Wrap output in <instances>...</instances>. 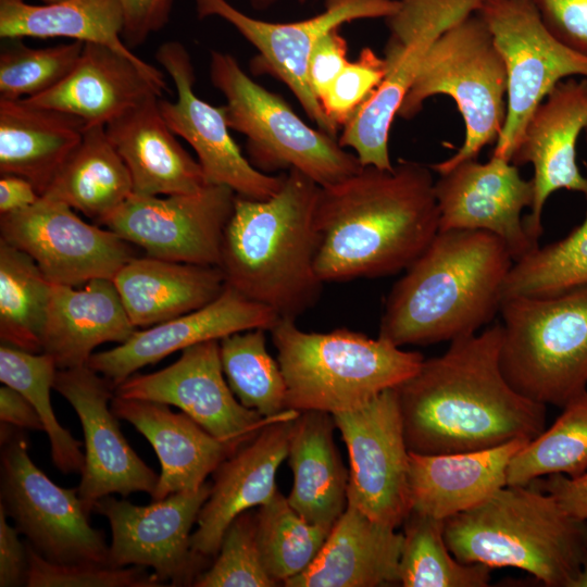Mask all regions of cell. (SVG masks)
<instances>
[{"instance_id":"1","label":"cell","mask_w":587,"mask_h":587,"mask_svg":"<svg viewBox=\"0 0 587 587\" xmlns=\"http://www.w3.org/2000/svg\"><path fill=\"white\" fill-rule=\"evenodd\" d=\"M501 339L500 323L455 339L396 387L409 451L471 452L545 430L547 405L519 394L501 371Z\"/></svg>"},{"instance_id":"2","label":"cell","mask_w":587,"mask_h":587,"mask_svg":"<svg viewBox=\"0 0 587 587\" xmlns=\"http://www.w3.org/2000/svg\"><path fill=\"white\" fill-rule=\"evenodd\" d=\"M432 172L401 159L391 170L362 165L346 179L320 187V278L348 282L405 271L439 230Z\"/></svg>"},{"instance_id":"3","label":"cell","mask_w":587,"mask_h":587,"mask_svg":"<svg viewBox=\"0 0 587 587\" xmlns=\"http://www.w3.org/2000/svg\"><path fill=\"white\" fill-rule=\"evenodd\" d=\"M513 262L492 233L438 230L389 291L378 337L403 347L477 334L500 311Z\"/></svg>"},{"instance_id":"4","label":"cell","mask_w":587,"mask_h":587,"mask_svg":"<svg viewBox=\"0 0 587 587\" xmlns=\"http://www.w3.org/2000/svg\"><path fill=\"white\" fill-rule=\"evenodd\" d=\"M320 187L300 171L289 170L272 197L237 196L224 230L218 267L226 285L280 319L296 320L319 302L323 290L315 267Z\"/></svg>"},{"instance_id":"5","label":"cell","mask_w":587,"mask_h":587,"mask_svg":"<svg viewBox=\"0 0 587 587\" xmlns=\"http://www.w3.org/2000/svg\"><path fill=\"white\" fill-rule=\"evenodd\" d=\"M444 536L463 563L515 567L548 587H572L587 558V521L534 484L505 485L446 519Z\"/></svg>"},{"instance_id":"6","label":"cell","mask_w":587,"mask_h":587,"mask_svg":"<svg viewBox=\"0 0 587 587\" xmlns=\"http://www.w3.org/2000/svg\"><path fill=\"white\" fill-rule=\"evenodd\" d=\"M286 386V409L330 414L359 409L413 376L422 353L348 328L304 332L279 319L270 329Z\"/></svg>"},{"instance_id":"7","label":"cell","mask_w":587,"mask_h":587,"mask_svg":"<svg viewBox=\"0 0 587 587\" xmlns=\"http://www.w3.org/2000/svg\"><path fill=\"white\" fill-rule=\"evenodd\" d=\"M500 366L522 396L563 408L587 390V285L501 301Z\"/></svg>"},{"instance_id":"8","label":"cell","mask_w":587,"mask_h":587,"mask_svg":"<svg viewBox=\"0 0 587 587\" xmlns=\"http://www.w3.org/2000/svg\"><path fill=\"white\" fill-rule=\"evenodd\" d=\"M450 97L464 122L465 136L447 160L430 164L441 174L477 159L482 149L496 143L507 115V71L492 34L478 13L449 27L432 46L408 91L398 116L411 120L427 99Z\"/></svg>"},{"instance_id":"9","label":"cell","mask_w":587,"mask_h":587,"mask_svg":"<svg viewBox=\"0 0 587 587\" xmlns=\"http://www.w3.org/2000/svg\"><path fill=\"white\" fill-rule=\"evenodd\" d=\"M210 78L226 99L229 128L246 137L249 161L259 171L295 168L326 187L362 166L335 136L309 126L284 99L255 83L234 55L211 50Z\"/></svg>"},{"instance_id":"10","label":"cell","mask_w":587,"mask_h":587,"mask_svg":"<svg viewBox=\"0 0 587 587\" xmlns=\"http://www.w3.org/2000/svg\"><path fill=\"white\" fill-rule=\"evenodd\" d=\"M1 505L26 541L53 563L109 564L102 530L89 523L78 488L54 484L28 454L24 434L1 422Z\"/></svg>"},{"instance_id":"11","label":"cell","mask_w":587,"mask_h":587,"mask_svg":"<svg viewBox=\"0 0 587 587\" xmlns=\"http://www.w3.org/2000/svg\"><path fill=\"white\" fill-rule=\"evenodd\" d=\"M507 71V115L491 155L510 161L530 114L561 80L587 78V57L560 42L532 0H485L477 12Z\"/></svg>"},{"instance_id":"12","label":"cell","mask_w":587,"mask_h":587,"mask_svg":"<svg viewBox=\"0 0 587 587\" xmlns=\"http://www.w3.org/2000/svg\"><path fill=\"white\" fill-rule=\"evenodd\" d=\"M349 455L347 505L395 527L411 512L409 455L396 388L333 414Z\"/></svg>"},{"instance_id":"13","label":"cell","mask_w":587,"mask_h":587,"mask_svg":"<svg viewBox=\"0 0 587 587\" xmlns=\"http://www.w3.org/2000/svg\"><path fill=\"white\" fill-rule=\"evenodd\" d=\"M236 197L222 185L164 197L133 193L100 225L142 248L149 257L218 266Z\"/></svg>"},{"instance_id":"14","label":"cell","mask_w":587,"mask_h":587,"mask_svg":"<svg viewBox=\"0 0 587 587\" xmlns=\"http://www.w3.org/2000/svg\"><path fill=\"white\" fill-rule=\"evenodd\" d=\"M211 482L195 491L176 492L148 505L105 496L92 512L109 521V565L143 566L170 586H192L207 560L191 549V528L211 492ZM165 586V584H163Z\"/></svg>"},{"instance_id":"15","label":"cell","mask_w":587,"mask_h":587,"mask_svg":"<svg viewBox=\"0 0 587 587\" xmlns=\"http://www.w3.org/2000/svg\"><path fill=\"white\" fill-rule=\"evenodd\" d=\"M73 210L40 196L26 209L0 215L1 239L27 253L52 284L76 287L112 279L135 257L132 243Z\"/></svg>"},{"instance_id":"16","label":"cell","mask_w":587,"mask_h":587,"mask_svg":"<svg viewBox=\"0 0 587 587\" xmlns=\"http://www.w3.org/2000/svg\"><path fill=\"white\" fill-rule=\"evenodd\" d=\"M199 18L217 16L233 25L259 52L255 66L268 70L294 93L305 114L320 129L335 136L337 129L310 89L308 64L319 40L344 23L361 18H387L398 9V0H327L324 11L291 23L254 18L227 0H193Z\"/></svg>"},{"instance_id":"17","label":"cell","mask_w":587,"mask_h":587,"mask_svg":"<svg viewBox=\"0 0 587 587\" xmlns=\"http://www.w3.org/2000/svg\"><path fill=\"white\" fill-rule=\"evenodd\" d=\"M114 394L174 405L235 450L267 424L297 413L288 410L268 419L242 405L224 375L220 340L182 350L179 359L158 372L133 374L115 387Z\"/></svg>"},{"instance_id":"18","label":"cell","mask_w":587,"mask_h":587,"mask_svg":"<svg viewBox=\"0 0 587 587\" xmlns=\"http://www.w3.org/2000/svg\"><path fill=\"white\" fill-rule=\"evenodd\" d=\"M155 59L177 93L175 101L159 99L160 111L171 130L196 152L207 184L226 186L238 197L253 200L276 193L283 174H266L254 167L230 135L224 105H212L195 93V70L185 46L166 41L158 48Z\"/></svg>"},{"instance_id":"19","label":"cell","mask_w":587,"mask_h":587,"mask_svg":"<svg viewBox=\"0 0 587 587\" xmlns=\"http://www.w3.org/2000/svg\"><path fill=\"white\" fill-rule=\"evenodd\" d=\"M485 0H398L386 20L387 73L348 124L351 139L367 150L388 147L392 122L435 41L453 24L477 13Z\"/></svg>"},{"instance_id":"20","label":"cell","mask_w":587,"mask_h":587,"mask_svg":"<svg viewBox=\"0 0 587 587\" xmlns=\"http://www.w3.org/2000/svg\"><path fill=\"white\" fill-rule=\"evenodd\" d=\"M53 389L75 410L84 432L85 462L78 496L90 515L95 503L109 495L135 491L153 495L159 476L129 446L111 405L115 387L89 367L58 370Z\"/></svg>"},{"instance_id":"21","label":"cell","mask_w":587,"mask_h":587,"mask_svg":"<svg viewBox=\"0 0 587 587\" xmlns=\"http://www.w3.org/2000/svg\"><path fill=\"white\" fill-rule=\"evenodd\" d=\"M438 175L434 191L439 230L492 233L504 241L513 261L539 247L522 217L523 210L533 204L534 183L521 175L519 166L491 155L485 163L466 160Z\"/></svg>"},{"instance_id":"22","label":"cell","mask_w":587,"mask_h":587,"mask_svg":"<svg viewBox=\"0 0 587 587\" xmlns=\"http://www.w3.org/2000/svg\"><path fill=\"white\" fill-rule=\"evenodd\" d=\"M587 126V78L559 82L527 120L510 160L534 168V201L524 226L538 243L546 201L560 189L587 196V177L576 162V145Z\"/></svg>"},{"instance_id":"23","label":"cell","mask_w":587,"mask_h":587,"mask_svg":"<svg viewBox=\"0 0 587 587\" xmlns=\"http://www.w3.org/2000/svg\"><path fill=\"white\" fill-rule=\"evenodd\" d=\"M279 319L271 308L225 285L221 295L207 305L149 328L136 329L117 347L92 353L87 365L116 387L138 370L176 351L234 333L255 328L270 330Z\"/></svg>"},{"instance_id":"24","label":"cell","mask_w":587,"mask_h":587,"mask_svg":"<svg viewBox=\"0 0 587 587\" xmlns=\"http://www.w3.org/2000/svg\"><path fill=\"white\" fill-rule=\"evenodd\" d=\"M298 414L264 426L213 472L211 492L190 538L198 557L214 559L234 519L268 502L277 492L276 474L287 459L292 422Z\"/></svg>"},{"instance_id":"25","label":"cell","mask_w":587,"mask_h":587,"mask_svg":"<svg viewBox=\"0 0 587 587\" xmlns=\"http://www.w3.org/2000/svg\"><path fill=\"white\" fill-rule=\"evenodd\" d=\"M163 73L100 43L84 42L71 73L26 101L74 114L87 126L107 125L151 95L166 90Z\"/></svg>"},{"instance_id":"26","label":"cell","mask_w":587,"mask_h":587,"mask_svg":"<svg viewBox=\"0 0 587 587\" xmlns=\"http://www.w3.org/2000/svg\"><path fill=\"white\" fill-rule=\"evenodd\" d=\"M110 405L150 442L159 458L161 474L152 500L199 489L236 451L184 412H173L168 404L114 394Z\"/></svg>"},{"instance_id":"27","label":"cell","mask_w":587,"mask_h":587,"mask_svg":"<svg viewBox=\"0 0 587 587\" xmlns=\"http://www.w3.org/2000/svg\"><path fill=\"white\" fill-rule=\"evenodd\" d=\"M159 99L151 95L107 124V135L130 173L133 193L198 192L208 185L202 168L168 127Z\"/></svg>"},{"instance_id":"28","label":"cell","mask_w":587,"mask_h":587,"mask_svg":"<svg viewBox=\"0 0 587 587\" xmlns=\"http://www.w3.org/2000/svg\"><path fill=\"white\" fill-rule=\"evenodd\" d=\"M347 505L315 560L286 587L400 585L403 534Z\"/></svg>"},{"instance_id":"29","label":"cell","mask_w":587,"mask_h":587,"mask_svg":"<svg viewBox=\"0 0 587 587\" xmlns=\"http://www.w3.org/2000/svg\"><path fill=\"white\" fill-rule=\"evenodd\" d=\"M529 440L471 452L421 454L410 451L411 512L446 520L466 511L507 485L513 455Z\"/></svg>"},{"instance_id":"30","label":"cell","mask_w":587,"mask_h":587,"mask_svg":"<svg viewBox=\"0 0 587 587\" xmlns=\"http://www.w3.org/2000/svg\"><path fill=\"white\" fill-rule=\"evenodd\" d=\"M136 329L112 279L96 278L83 288L52 284L42 352L58 370L78 367L99 345L122 344Z\"/></svg>"},{"instance_id":"31","label":"cell","mask_w":587,"mask_h":587,"mask_svg":"<svg viewBox=\"0 0 587 587\" xmlns=\"http://www.w3.org/2000/svg\"><path fill=\"white\" fill-rule=\"evenodd\" d=\"M134 326L149 327L198 310L225 288L218 266L134 257L112 278Z\"/></svg>"},{"instance_id":"32","label":"cell","mask_w":587,"mask_h":587,"mask_svg":"<svg viewBox=\"0 0 587 587\" xmlns=\"http://www.w3.org/2000/svg\"><path fill=\"white\" fill-rule=\"evenodd\" d=\"M86 127L67 112L0 99V174L26 178L41 196Z\"/></svg>"},{"instance_id":"33","label":"cell","mask_w":587,"mask_h":587,"mask_svg":"<svg viewBox=\"0 0 587 587\" xmlns=\"http://www.w3.org/2000/svg\"><path fill=\"white\" fill-rule=\"evenodd\" d=\"M335 428L330 413L299 412L286 459L294 476L289 504L309 523L327 529L347 508L349 479L334 441Z\"/></svg>"},{"instance_id":"34","label":"cell","mask_w":587,"mask_h":587,"mask_svg":"<svg viewBox=\"0 0 587 587\" xmlns=\"http://www.w3.org/2000/svg\"><path fill=\"white\" fill-rule=\"evenodd\" d=\"M130 173L105 125L87 126L41 197L66 203L100 224L133 195Z\"/></svg>"},{"instance_id":"35","label":"cell","mask_w":587,"mask_h":587,"mask_svg":"<svg viewBox=\"0 0 587 587\" xmlns=\"http://www.w3.org/2000/svg\"><path fill=\"white\" fill-rule=\"evenodd\" d=\"M124 14L118 0H63L34 5L24 0H0L2 39L64 37L109 46L141 60L126 46Z\"/></svg>"},{"instance_id":"36","label":"cell","mask_w":587,"mask_h":587,"mask_svg":"<svg viewBox=\"0 0 587 587\" xmlns=\"http://www.w3.org/2000/svg\"><path fill=\"white\" fill-rule=\"evenodd\" d=\"M52 283L24 251L0 238V339L42 352Z\"/></svg>"},{"instance_id":"37","label":"cell","mask_w":587,"mask_h":587,"mask_svg":"<svg viewBox=\"0 0 587 587\" xmlns=\"http://www.w3.org/2000/svg\"><path fill=\"white\" fill-rule=\"evenodd\" d=\"M399 561L403 587H486L491 567L463 563L450 551L444 536L445 520L410 512L403 522Z\"/></svg>"},{"instance_id":"38","label":"cell","mask_w":587,"mask_h":587,"mask_svg":"<svg viewBox=\"0 0 587 587\" xmlns=\"http://www.w3.org/2000/svg\"><path fill=\"white\" fill-rule=\"evenodd\" d=\"M587 472V390L570 400L554 423L511 459L507 485H529L553 474Z\"/></svg>"},{"instance_id":"39","label":"cell","mask_w":587,"mask_h":587,"mask_svg":"<svg viewBox=\"0 0 587 587\" xmlns=\"http://www.w3.org/2000/svg\"><path fill=\"white\" fill-rule=\"evenodd\" d=\"M265 329L255 328L220 339L226 380L242 405L264 417L284 415L287 386L277 360L267 351Z\"/></svg>"},{"instance_id":"40","label":"cell","mask_w":587,"mask_h":587,"mask_svg":"<svg viewBox=\"0 0 587 587\" xmlns=\"http://www.w3.org/2000/svg\"><path fill=\"white\" fill-rule=\"evenodd\" d=\"M58 367L46 353H33L2 344L0 347V380L21 392L35 408L46 432L55 467L64 473H79L85 453L82 442L57 420L50 401Z\"/></svg>"},{"instance_id":"41","label":"cell","mask_w":587,"mask_h":587,"mask_svg":"<svg viewBox=\"0 0 587 587\" xmlns=\"http://www.w3.org/2000/svg\"><path fill=\"white\" fill-rule=\"evenodd\" d=\"M329 532L305 521L278 490L255 513L261 559L277 583L285 584L302 573L317 557Z\"/></svg>"},{"instance_id":"42","label":"cell","mask_w":587,"mask_h":587,"mask_svg":"<svg viewBox=\"0 0 587 587\" xmlns=\"http://www.w3.org/2000/svg\"><path fill=\"white\" fill-rule=\"evenodd\" d=\"M584 285H587V211L584 221L567 236L537 247L513 262L502 299L549 296Z\"/></svg>"},{"instance_id":"43","label":"cell","mask_w":587,"mask_h":587,"mask_svg":"<svg viewBox=\"0 0 587 587\" xmlns=\"http://www.w3.org/2000/svg\"><path fill=\"white\" fill-rule=\"evenodd\" d=\"M5 40L10 42L0 53V99L4 100L34 98L52 89L71 73L84 48L78 40L43 48Z\"/></svg>"},{"instance_id":"44","label":"cell","mask_w":587,"mask_h":587,"mask_svg":"<svg viewBox=\"0 0 587 587\" xmlns=\"http://www.w3.org/2000/svg\"><path fill=\"white\" fill-rule=\"evenodd\" d=\"M255 534V513L242 512L227 527L216 557L195 579V587H274Z\"/></svg>"},{"instance_id":"45","label":"cell","mask_w":587,"mask_h":587,"mask_svg":"<svg viewBox=\"0 0 587 587\" xmlns=\"http://www.w3.org/2000/svg\"><path fill=\"white\" fill-rule=\"evenodd\" d=\"M28 587H160L164 586L143 566L116 567L100 563H53L25 541Z\"/></svg>"},{"instance_id":"46","label":"cell","mask_w":587,"mask_h":587,"mask_svg":"<svg viewBox=\"0 0 587 587\" xmlns=\"http://www.w3.org/2000/svg\"><path fill=\"white\" fill-rule=\"evenodd\" d=\"M386 73L384 57L369 47L362 49L354 61L346 64L321 100L324 113L337 132L371 98Z\"/></svg>"},{"instance_id":"47","label":"cell","mask_w":587,"mask_h":587,"mask_svg":"<svg viewBox=\"0 0 587 587\" xmlns=\"http://www.w3.org/2000/svg\"><path fill=\"white\" fill-rule=\"evenodd\" d=\"M547 29L564 46L587 57V0H532Z\"/></svg>"},{"instance_id":"48","label":"cell","mask_w":587,"mask_h":587,"mask_svg":"<svg viewBox=\"0 0 587 587\" xmlns=\"http://www.w3.org/2000/svg\"><path fill=\"white\" fill-rule=\"evenodd\" d=\"M348 62V45L339 27L324 35L312 49L308 64V82L320 103Z\"/></svg>"},{"instance_id":"49","label":"cell","mask_w":587,"mask_h":587,"mask_svg":"<svg viewBox=\"0 0 587 587\" xmlns=\"http://www.w3.org/2000/svg\"><path fill=\"white\" fill-rule=\"evenodd\" d=\"M124 14L123 40L128 48L142 45L171 18L173 0H118Z\"/></svg>"},{"instance_id":"50","label":"cell","mask_w":587,"mask_h":587,"mask_svg":"<svg viewBox=\"0 0 587 587\" xmlns=\"http://www.w3.org/2000/svg\"><path fill=\"white\" fill-rule=\"evenodd\" d=\"M8 514L0 504V586H26L28 555L25 541L18 538L20 532L9 524Z\"/></svg>"},{"instance_id":"51","label":"cell","mask_w":587,"mask_h":587,"mask_svg":"<svg viewBox=\"0 0 587 587\" xmlns=\"http://www.w3.org/2000/svg\"><path fill=\"white\" fill-rule=\"evenodd\" d=\"M530 484L551 495L572 516L587 521V472L577 477L548 475Z\"/></svg>"},{"instance_id":"52","label":"cell","mask_w":587,"mask_h":587,"mask_svg":"<svg viewBox=\"0 0 587 587\" xmlns=\"http://www.w3.org/2000/svg\"><path fill=\"white\" fill-rule=\"evenodd\" d=\"M0 420L20 428L43 430L41 420L30 402L7 385L0 388Z\"/></svg>"},{"instance_id":"53","label":"cell","mask_w":587,"mask_h":587,"mask_svg":"<svg viewBox=\"0 0 587 587\" xmlns=\"http://www.w3.org/2000/svg\"><path fill=\"white\" fill-rule=\"evenodd\" d=\"M40 195L34 185L17 175L0 177V215L16 212L35 204Z\"/></svg>"},{"instance_id":"54","label":"cell","mask_w":587,"mask_h":587,"mask_svg":"<svg viewBox=\"0 0 587 587\" xmlns=\"http://www.w3.org/2000/svg\"><path fill=\"white\" fill-rule=\"evenodd\" d=\"M572 587H587V558L582 564V567L574 579Z\"/></svg>"},{"instance_id":"55","label":"cell","mask_w":587,"mask_h":587,"mask_svg":"<svg viewBox=\"0 0 587 587\" xmlns=\"http://www.w3.org/2000/svg\"><path fill=\"white\" fill-rule=\"evenodd\" d=\"M247 1L250 3V5L253 9L264 10L266 8H270L274 3H276L278 0H247Z\"/></svg>"},{"instance_id":"56","label":"cell","mask_w":587,"mask_h":587,"mask_svg":"<svg viewBox=\"0 0 587 587\" xmlns=\"http://www.w3.org/2000/svg\"><path fill=\"white\" fill-rule=\"evenodd\" d=\"M43 2V4H50V3H55V2H60V1H63V0H40Z\"/></svg>"},{"instance_id":"57","label":"cell","mask_w":587,"mask_h":587,"mask_svg":"<svg viewBox=\"0 0 587 587\" xmlns=\"http://www.w3.org/2000/svg\"><path fill=\"white\" fill-rule=\"evenodd\" d=\"M584 134H585L586 147H587V126H586V128L584 130Z\"/></svg>"},{"instance_id":"58","label":"cell","mask_w":587,"mask_h":587,"mask_svg":"<svg viewBox=\"0 0 587 587\" xmlns=\"http://www.w3.org/2000/svg\"><path fill=\"white\" fill-rule=\"evenodd\" d=\"M299 1H300V2H303V1H305V0H299Z\"/></svg>"}]
</instances>
